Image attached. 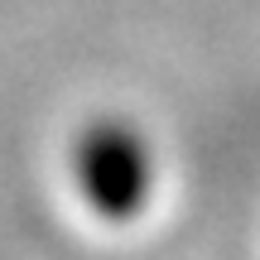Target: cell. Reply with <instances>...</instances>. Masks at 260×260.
Returning <instances> with one entry per match:
<instances>
[{
    "label": "cell",
    "mask_w": 260,
    "mask_h": 260,
    "mask_svg": "<svg viewBox=\"0 0 260 260\" xmlns=\"http://www.w3.org/2000/svg\"><path fill=\"white\" fill-rule=\"evenodd\" d=\"M73 178L96 217L135 222L154 188L149 140L121 116H96L73 140Z\"/></svg>",
    "instance_id": "6da1fadb"
}]
</instances>
